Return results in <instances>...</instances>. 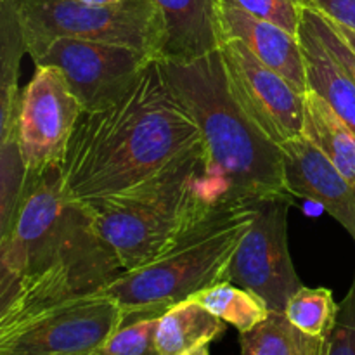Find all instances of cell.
I'll list each match as a JSON object with an SVG mask.
<instances>
[{"mask_svg":"<svg viewBox=\"0 0 355 355\" xmlns=\"http://www.w3.org/2000/svg\"><path fill=\"white\" fill-rule=\"evenodd\" d=\"M205 159L203 137L153 61L134 87L103 111H82L61 166L73 207L137 193Z\"/></svg>","mask_w":355,"mask_h":355,"instance_id":"obj_1","label":"cell"},{"mask_svg":"<svg viewBox=\"0 0 355 355\" xmlns=\"http://www.w3.org/2000/svg\"><path fill=\"white\" fill-rule=\"evenodd\" d=\"M170 89L203 137L201 191L211 203L293 198L284 182L283 149L232 96L220 51L191 61L158 59Z\"/></svg>","mask_w":355,"mask_h":355,"instance_id":"obj_2","label":"cell"},{"mask_svg":"<svg viewBox=\"0 0 355 355\" xmlns=\"http://www.w3.org/2000/svg\"><path fill=\"white\" fill-rule=\"evenodd\" d=\"M253 218V203L208 201L151 260L123 270L94 293L113 298L125 322L162 318L173 305L224 281Z\"/></svg>","mask_w":355,"mask_h":355,"instance_id":"obj_3","label":"cell"},{"mask_svg":"<svg viewBox=\"0 0 355 355\" xmlns=\"http://www.w3.org/2000/svg\"><path fill=\"white\" fill-rule=\"evenodd\" d=\"M201 173L203 159L137 193L78 208L113 253L121 272L132 270L151 260L210 201L201 191Z\"/></svg>","mask_w":355,"mask_h":355,"instance_id":"obj_4","label":"cell"},{"mask_svg":"<svg viewBox=\"0 0 355 355\" xmlns=\"http://www.w3.org/2000/svg\"><path fill=\"white\" fill-rule=\"evenodd\" d=\"M24 44L52 38H83L148 52L159 59L166 24L155 0H121L89 6L80 0H14Z\"/></svg>","mask_w":355,"mask_h":355,"instance_id":"obj_5","label":"cell"},{"mask_svg":"<svg viewBox=\"0 0 355 355\" xmlns=\"http://www.w3.org/2000/svg\"><path fill=\"white\" fill-rule=\"evenodd\" d=\"M123 322L113 298L83 295L0 329V355H97Z\"/></svg>","mask_w":355,"mask_h":355,"instance_id":"obj_6","label":"cell"},{"mask_svg":"<svg viewBox=\"0 0 355 355\" xmlns=\"http://www.w3.org/2000/svg\"><path fill=\"white\" fill-rule=\"evenodd\" d=\"M73 207L62 198L61 166L28 172L16 218L0 238V304L21 279L40 270L58 250Z\"/></svg>","mask_w":355,"mask_h":355,"instance_id":"obj_7","label":"cell"},{"mask_svg":"<svg viewBox=\"0 0 355 355\" xmlns=\"http://www.w3.org/2000/svg\"><path fill=\"white\" fill-rule=\"evenodd\" d=\"M37 66H54L83 111H103L137 83L155 55L123 45L83 38H52L26 44Z\"/></svg>","mask_w":355,"mask_h":355,"instance_id":"obj_8","label":"cell"},{"mask_svg":"<svg viewBox=\"0 0 355 355\" xmlns=\"http://www.w3.org/2000/svg\"><path fill=\"white\" fill-rule=\"evenodd\" d=\"M293 198L255 201V218L245 234L224 281L259 295L269 311L284 312L300 283L288 248V211Z\"/></svg>","mask_w":355,"mask_h":355,"instance_id":"obj_9","label":"cell"},{"mask_svg":"<svg viewBox=\"0 0 355 355\" xmlns=\"http://www.w3.org/2000/svg\"><path fill=\"white\" fill-rule=\"evenodd\" d=\"M218 51L232 96L260 130L277 146L302 135L304 94L238 38H222Z\"/></svg>","mask_w":355,"mask_h":355,"instance_id":"obj_10","label":"cell"},{"mask_svg":"<svg viewBox=\"0 0 355 355\" xmlns=\"http://www.w3.org/2000/svg\"><path fill=\"white\" fill-rule=\"evenodd\" d=\"M82 106L54 66H37L21 94L17 137L28 172L62 166Z\"/></svg>","mask_w":355,"mask_h":355,"instance_id":"obj_11","label":"cell"},{"mask_svg":"<svg viewBox=\"0 0 355 355\" xmlns=\"http://www.w3.org/2000/svg\"><path fill=\"white\" fill-rule=\"evenodd\" d=\"M281 149L288 193L321 205L355 241V189L349 180L304 135L284 142Z\"/></svg>","mask_w":355,"mask_h":355,"instance_id":"obj_12","label":"cell"},{"mask_svg":"<svg viewBox=\"0 0 355 355\" xmlns=\"http://www.w3.org/2000/svg\"><path fill=\"white\" fill-rule=\"evenodd\" d=\"M218 31L222 38H238L262 62L279 73L300 94L309 90L304 52L297 35L246 12L232 0H217Z\"/></svg>","mask_w":355,"mask_h":355,"instance_id":"obj_13","label":"cell"},{"mask_svg":"<svg viewBox=\"0 0 355 355\" xmlns=\"http://www.w3.org/2000/svg\"><path fill=\"white\" fill-rule=\"evenodd\" d=\"M166 24L159 59L191 61L220 47L217 0H155Z\"/></svg>","mask_w":355,"mask_h":355,"instance_id":"obj_14","label":"cell"},{"mask_svg":"<svg viewBox=\"0 0 355 355\" xmlns=\"http://www.w3.org/2000/svg\"><path fill=\"white\" fill-rule=\"evenodd\" d=\"M298 40L304 52L309 90L319 94L355 132V82L321 40L307 7H302Z\"/></svg>","mask_w":355,"mask_h":355,"instance_id":"obj_15","label":"cell"},{"mask_svg":"<svg viewBox=\"0 0 355 355\" xmlns=\"http://www.w3.org/2000/svg\"><path fill=\"white\" fill-rule=\"evenodd\" d=\"M307 137L355 189V132L319 94H304V127Z\"/></svg>","mask_w":355,"mask_h":355,"instance_id":"obj_16","label":"cell"},{"mask_svg":"<svg viewBox=\"0 0 355 355\" xmlns=\"http://www.w3.org/2000/svg\"><path fill=\"white\" fill-rule=\"evenodd\" d=\"M225 324L227 322L189 298L158 318L156 347L162 355H184L201 345H210L224 335Z\"/></svg>","mask_w":355,"mask_h":355,"instance_id":"obj_17","label":"cell"},{"mask_svg":"<svg viewBox=\"0 0 355 355\" xmlns=\"http://www.w3.org/2000/svg\"><path fill=\"white\" fill-rule=\"evenodd\" d=\"M0 137H6L16 130L19 120L17 69L21 55L26 52L14 0H0Z\"/></svg>","mask_w":355,"mask_h":355,"instance_id":"obj_18","label":"cell"},{"mask_svg":"<svg viewBox=\"0 0 355 355\" xmlns=\"http://www.w3.org/2000/svg\"><path fill=\"white\" fill-rule=\"evenodd\" d=\"M328 338L307 335L284 312L270 311L266 321L239 333V345L241 355H328Z\"/></svg>","mask_w":355,"mask_h":355,"instance_id":"obj_19","label":"cell"},{"mask_svg":"<svg viewBox=\"0 0 355 355\" xmlns=\"http://www.w3.org/2000/svg\"><path fill=\"white\" fill-rule=\"evenodd\" d=\"M193 300L203 305L224 322L234 326L239 333H246L259 326L260 322L266 321L270 312L259 295L229 281H220L200 291L194 295Z\"/></svg>","mask_w":355,"mask_h":355,"instance_id":"obj_20","label":"cell"},{"mask_svg":"<svg viewBox=\"0 0 355 355\" xmlns=\"http://www.w3.org/2000/svg\"><path fill=\"white\" fill-rule=\"evenodd\" d=\"M26 165L17 130L0 137V238L10 231L26 184Z\"/></svg>","mask_w":355,"mask_h":355,"instance_id":"obj_21","label":"cell"},{"mask_svg":"<svg viewBox=\"0 0 355 355\" xmlns=\"http://www.w3.org/2000/svg\"><path fill=\"white\" fill-rule=\"evenodd\" d=\"M340 305L328 288L302 286L288 300L284 314L298 329L312 336L331 335Z\"/></svg>","mask_w":355,"mask_h":355,"instance_id":"obj_22","label":"cell"},{"mask_svg":"<svg viewBox=\"0 0 355 355\" xmlns=\"http://www.w3.org/2000/svg\"><path fill=\"white\" fill-rule=\"evenodd\" d=\"M158 318L125 322L97 355H162L156 347Z\"/></svg>","mask_w":355,"mask_h":355,"instance_id":"obj_23","label":"cell"},{"mask_svg":"<svg viewBox=\"0 0 355 355\" xmlns=\"http://www.w3.org/2000/svg\"><path fill=\"white\" fill-rule=\"evenodd\" d=\"M232 2L238 3L246 12L277 24L298 37L302 17V6L298 0H232Z\"/></svg>","mask_w":355,"mask_h":355,"instance_id":"obj_24","label":"cell"},{"mask_svg":"<svg viewBox=\"0 0 355 355\" xmlns=\"http://www.w3.org/2000/svg\"><path fill=\"white\" fill-rule=\"evenodd\" d=\"M328 355H355V277L340 304L335 328L328 338Z\"/></svg>","mask_w":355,"mask_h":355,"instance_id":"obj_25","label":"cell"},{"mask_svg":"<svg viewBox=\"0 0 355 355\" xmlns=\"http://www.w3.org/2000/svg\"><path fill=\"white\" fill-rule=\"evenodd\" d=\"M309 10H311V17H312V21H314V26H315V30H318L321 40L324 42V45L328 47V51L331 52L336 59H338L340 64H342L343 68L350 73V76H352L354 82H355V54L352 52V49H350L349 45L342 40V37H340V35L333 30L331 24H329V21L326 19V16H322L321 12H315V10H312V9H309Z\"/></svg>","mask_w":355,"mask_h":355,"instance_id":"obj_26","label":"cell"},{"mask_svg":"<svg viewBox=\"0 0 355 355\" xmlns=\"http://www.w3.org/2000/svg\"><path fill=\"white\" fill-rule=\"evenodd\" d=\"M298 3L355 31V0H298Z\"/></svg>","mask_w":355,"mask_h":355,"instance_id":"obj_27","label":"cell"},{"mask_svg":"<svg viewBox=\"0 0 355 355\" xmlns=\"http://www.w3.org/2000/svg\"><path fill=\"white\" fill-rule=\"evenodd\" d=\"M322 16H324V14H322ZM326 19L329 21V24H331L333 30H335L336 33H338L340 37H342V40L345 42V44L349 45L350 49H352V52L355 54V31L350 30V28L343 26V24L335 23V21H331V19H329V17H326Z\"/></svg>","mask_w":355,"mask_h":355,"instance_id":"obj_28","label":"cell"},{"mask_svg":"<svg viewBox=\"0 0 355 355\" xmlns=\"http://www.w3.org/2000/svg\"><path fill=\"white\" fill-rule=\"evenodd\" d=\"M83 3H89V6H110V3L121 2V0H80Z\"/></svg>","mask_w":355,"mask_h":355,"instance_id":"obj_29","label":"cell"},{"mask_svg":"<svg viewBox=\"0 0 355 355\" xmlns=\"http://www.w3.org/2000/svg\"><path fill=\"white\" fill-rule=\"evenodd\" d=\"M184 355H210V345H201V347H198V349L191 350V352H187Z\"/></svg>","mask_w":355,"mask_h":355,"instance_id":"obj_30","label":"cell"}]
</instances>
